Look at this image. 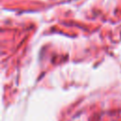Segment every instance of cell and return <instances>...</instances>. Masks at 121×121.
Here are the masks:
<instances>
[{
  "label": "cell",
  "instance_id": "cell-1",
  "mask_svg": "<svg viewBox=\"0 0 121 121\" xmlns=\"http://www.w3.org/2000/svg\"><path fill=\"white\" fill-rule=\"evenodd\" d=\"M118 110L119 111L114 112V121H121V107Z\"/></svg>",
  "mask_w": 121,
  "mask_h": 121
}]
</instances>
